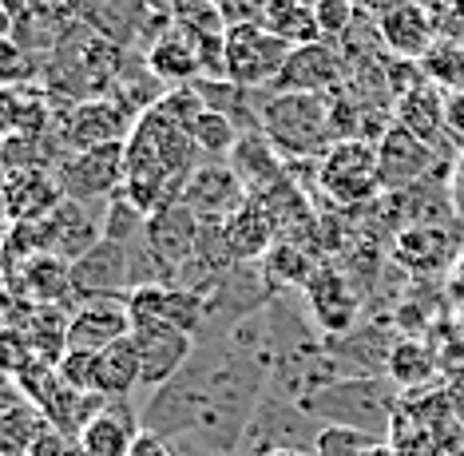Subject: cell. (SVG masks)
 I'll list each match as a JSON object with an SVG mask.
<instances>
[{"label":"cell","mask_w":464,"mask_h":456,"mask_svg":"<svg viewBox=\"0 0 464 456\" xmlns=\"http://www.w3.org/2000/svg\"><path fill=\"white\" fill-rule=\"evenodd\" d=\"M322 421L314 417L302 401H290L282 393H270L258 401L255 417H250L246 432H242V444L235 456H266V452H282V449H305L314 452L322 437Z\"/></svg>","instance_id":"obj_6"},{"label":"cell","mask_w":464,"mask_h":456,"mask_svg":"<svg viewBox=\"0 0 464 456\" xmlns=\"http://www.w3.org/2000/svg\"><path fill=\"white\" fill-rule=\"evenodd\" d=\"M52 365H56V377L64 381L68 389H76V393H100L96 389V354H88V349H64Z\"/></svg>","instance_id":"obj_37"},{"label":"cell","mask_w":464,"mask_h":456,"mask_svg":"<svg viewBox=\"0 0 464 456\" xmlns=\"http://www.w3.org/2000/svg\"><path fill=\"white\" fill-rule=\"evenodd\" d=\"M135 120H140V112H131L115 95H83L64 115L60 143H64V151H92V147L128 143L135 131Z\"/></svg>","instance_id":"obj_9"},{"label":"cell","mask_w":464,"mask_h":456,"mask_svg":"<svg viewBox=\"0 0 464 456\" xmlns=\"http://www.w3.org/2000/svg\"><path fill=\"white\" fill-rule=\"evenodd\" d=\"M52 425L36 405H28L24 397L0 409V456H33L36 441L44 437Z\"/></svg>","instance_id":"obj_31"},{"label":"cell","mask_w":464,"mask_h":456,"mask_svg":"<svg viewBox=\"0 0 464 456\" xmlns=\"http://www.w3.org/2000/svg\"><path fill=\"white\" fill-rule=\"evenodd\" d=\"M294 44L274 36L266 24H227V80L255 92L282 76Z\"/></svg>","instance_id":"obj_7"},{"label":"cell","mask_w":464,"mask_h":456,"mask_svg":"<svg viewBox=\"0 0 464 456\" xmlns=\"http://www.w3.org/2000/svg\"><path fill=\"white\" fill-rule=\"evenodd\" d=\"M143 365H140V345H135V334L111 342L108 349L96 354V389L103 397H131L140 389Z\"/></svg>","instance_id":"obj_28"},{"label":"cell","mask_w":464,"mask_h":456,"mask_svg":"<svg viewBox=\"0 0 464 456\" xmlns=\"http://www.w3.org/2000/svg\"><path fill=\"white\" fill-rule=\"evenodd\" d=\"M377 32L389 44V52L401 60H425L437 44V20L417 0H401L389 13L377 16Z\"/></svg>","instance_id":"obj_22"},{"label":"cell","mask_w":464,"mask_h":456,"mask_svg":"<svg viewBox=\"0 0 464 456\" xmlns=\"http://www.w3.org/2000/svg\"><path fill=\"white\" fill-rule=\"evenodd\" d=\"M227 163L235 167V175L242 179V187H246V195H255V199H262L270 187H278L282 179L290 175L286 159H282L278 151H274L270 140H266V135H262V131H242V135H238V143H235V151H230Z\"/></svg>","instance_id":"obj_24"},{"label":"cell","mask_w":464,"mask_h":456,"mask_svg":"<svg viewBox=\"0 0 464 456\" xmlns=\"http://www.w3.org/2000/svg\"><path fill=\"white\" fill-rule=\"evenodd\" d=\"M457 258H460L457 238H452L445 227H437V222L401 227L393 238V262L405 267L409 274H420V278H429V274H449Z\"/></svg>","instance_id":"obj_18"},{"label":"cell","mask_w":464,"mask_h":456,"mask_svg":"<svg viewBox=\"0 0 464 456\" xmlns=\"http://www.w3.org/2000/svg\"><path fill=\"white\" fill-rule=\"evenodd\" d=\"M179 8H187V16H195V13H207V8H218V0H179Z\"/></svg>","instance_id":"obj_47"},{"label":"cell","mask_w":464,"mask_h":456,"mask_svg":"<svg viewBox=\"0 0 464 456\" xmlns=\"http://www.w3.org/2000/svg\"><path fill=\"white\" fill-rule=\"evenodd\" d=\"M258 131L270 140L286 163L325 155L334 140L330 123V92H270L258 108Z\"/></svg>","instance_id":"obj_3"},{"label":"cell","mask_w":464,"mask_h":456,"mask_svg":"<svg viewBox=\"0 0 464 456\" xmlns=\"http://www.w3.org/2000/svg\"><path fill=\"white\" fill-rule=\"evenodd\" d=\"M52 171H56V179H60L64 199L103 207L111 195H120V190H123V175H128V151H123V143L92 147V151H64Z\"/></svg>","instance_id":"obj_8"},{"label":"cell","mask_w":464,"mask_h":456,"mask_svg":"<svg viewBox=\"0 0 464 456\" xmlns=\"http://www.w3.org/2000/svg\"><path fill=\"white\" fill-rule=\"evenodd\" d=\"M140 432H143L140 405H131V397H111L108 405L83 425L80 452L83 456H128Z\"/></svg>","instance_id":"obj_20"},{"label":"cell","mask_w":464,"mask_h":456,"mask_svg":"<svg viewBox=\"0 0 464 456\" xmlns=\"http://www.w3.org/2000/svg\"><path fill=\"white\" fill-rule=\"evenodd\" d=\"M72 290L76 302L92 298H128L135 290V267H131V242L100 238L83 258L72 262Z\"/></svg>","instance_id":"obj_12"},{"label":"cell","mask_w":464,"mask_h":456,"mask_svg":"<svg viewBox=\"0 0 464 456\" xmlns=\"http://www.w3.org/2000/svg\"><path fill=\"white\" fill-rule=\"evenodd\" d=\"M64 203V190H60L56 171H13L5 183V210L13 215V222H36L48 218L52 210Z\"/></svg>","instance_id":"obj_25"},{"label":"cell","mask_w":464,"mask_h":456,"mask_svg":"<svg viewBox=\"0 0 464 456\" xmlns=\"http://www.w3.org/2000/svg\"><path fill=\"white\" fill-rule=\"evenodd\" d=\"M270 374V334L258 310L230 337L195 342L187 365L140 405V421L171 441L179 456H235Z\"/></svg>","instance_id":"obj_1"},{"label":"cell","mask_w":464,"mask_h":456,"mask_svg":"<svg viewBox=\"0 0 464 456\" xmlns=\"http://www.w3.org/2000/svg\"><path fill=\"white\" fill-rule=\"evenodd\" d=\"M0 36H16V8L0 0Z\"/></svg>","instance_id":"obj_46"},{"label":"cell","mask_w":464,"mask_h":456,"mask_svg":"<svg viewBox=\"0 0 464 456\" xmlns=\"http://www.w3.org/2000/svg\"><path fill=\"white\" fill-rule=\"evenodd\" d=\"M314 16H318L322 40H342L362 20V8L357 0H314Z\"/></svg>","instance_id":"obj_38"},{"label":"cell","mask_w":464,"mask_h":456,"mask_svg":"<svg viewBox=\"0 0 464 456\" xmlns=\"http://www.w3.org/2000/svg\"><path fill=\"white\" fill-rule=\"evenodd\" d=\"M345 83V60L330 40H310V44H298L290 52L282 76L270 83L274 92H334Z\"/></svg>","instance_id":"obj_16"},{"label":"cell","mask_w":464,"mask_h":456,"mask_svg":"<svg viewBox=\"0 0 464 456\" xmlns=\"http://www.w3.org/2000/svg\"><path fill=\"white\" fill-rule=\"evenodd\" d=\"M318 190L342 210H365L385 195L382 171H377V143L342 140L318 159L314 167Z\"/></svg>","instance_id":"obj_5"},{"label":"cell","mask_w":464,"mask_h":456,"mask_svg":"<svg viewBox=\"0 0 464 456\" xmlns=\"http://www.w3.org/2000/svg\"><path fill=\"white\" fill-rule=\"evenodd\" d=\"M369 441L365 432H357V429H337V425H325L322 429V437H318V456H362L369 449Z\"/></svg>","instance_id":"obj_40"},{"label":"cell","mask_w":464,"mask_h":456,"mask_svg":"<svg viewBox=\"0 0 464 456\" xmlns=\"http://www.w3.org/2000/svg\"><path fill=\"white\" fill-rule=\"evenodd\" d=\"M278 238H282L278 218H274V210L255 195H246V203L230 218H223V242H227V250L235 254V262H262Z\"/></svg>","instance_id":"obj_21"},{"label":"cell","mask_w":464,"mask_h":456,"mask_svg":"<svg viewBox=\"0 0 464 456\" xmlns=\"http://www.w3.org/2000/svg\"><path fill=\"white\" fill-rule=\"evenodd\" d=\"M40 76L36 52H28L16 36H0V88H16V83H33Z\"/></svg>","instance_id":"obj_36"},{"label":"cell","mask_w":464,"mask_h":456,"mask_svg":"<svg viewBox=\"0 0 464 456\" xmlns=\"http://www.w3.org/2000/svg\"><path fill=\"white\" fill-rule=\"evenodd\" d=\"M445 115H449V131L464 140V92L445 95Z\"/></svg>","instance_id":"obj_43"},{"label":"cell","mask_w":464,"mask_h":456,"mask_svg":"<svg viewBox=\"0 0 464 456\" xmlns=\"http://www.w3.org/2000/svg\"><path fill=\"white\" fill-rule=\"evenodd\" d=\"M198 235H203V218H198L187 203H171V207L155 210V215L147 218L143 242H147V250H151L155 267H160L163 286L179 282V270L191 262Z\"/></svg>","instance_id":"obj_11"},{"label":"cell","mask_w":464,"mask_h":456,"mask_svg":"<svg viewBox=\"0 0 464 456\" xmlns=\"http://www.w3.org/2000/svg\"><path fill=\"white\" fill-rule=\"evenodd\" d=\"M128 456H179V449L167 437H160V432H140L135 437V444H131V452Z\"/></svg>","instance_id":"obj_42"},{"label":"cell","mask_w":464,"mask_h":456,"mask_svg":"<svg viewBox=\"0 0 464 456\" xmlns=\"http://www.w3.org/2000/svg\"><path fill=\"white\" fill-rule=\"evenodd\" d=\"M318 262L322 258L314 250H305V247H298V242H290V238H278L258 267H262V282H266V290L278 294V290H305V282H310V274L318 270Z\"/></svg>","instance_id":"obj_29"},{"label":"cell","mask_w":464,"mask_h":456,"mask_svg":"<svg viewBox=\"0 0 464 456\" xmlns=\"http://www.w3.org/2000/svg\"><path fill=\"white\" fill-rule=\"evenodd\" d=\"M322 425L357 429L369 441H389L397 425V389L385 377H342L302 401Z\"/></svg>","instance_id":"obj_4"},{"label":"cell","mask_w":464,"mask_h":456,"mask_svg":"<svg viewBox=\"0 0 464 456\" xmlns=\"http://www.w3.org/2000/svg\"><path fill=\"white\" fill-rule=\"evenodd\" d=\"M218 13L227 24H262L266 0H218Z\"/></svg>","instance_id":"obj_41"},{"label":"cell","mask_w":464,"mask_h":456,"mask_svg":"<svg viewBox=\"0 0 464 456\" xmlns=\"http://www.w3.org/2000/svg\"><path fill=\"white\" fill-rule=\"evenodd\" d=\"M393 123L409 127L413 135H420L425 143H437L449 131V115H445V95L440 88H432V80L409 88L405 95H397L393 103Z\"/></svg>","instance_id":"obj_27"},{"label":"cell","mask_w":464,"mask_h":456,"mask_svg":"<svg viewBox=\"0 0 464 456\" xmlns=\"http://www.w3.org/2000/svg\"><path fill=\"white\" fill-rule=\"evenodd\" d=\"M302 306L322 337H350L362 317V294L353 290L350 274L334 262H318L302 290Z\"/></svg>","instance_id":"obj_10"},{"label":"cell","mask_w":464,"mask_h":456,"mask_svg":"<svg viewBox=\"0 0 464 456\" xmlns=\"http://www.w3.org/2000/svg\"><path fill=\"white\" fill-rule=\"evenodd\" d=\"M377 171H382L385 190H409L429 183V175L437 171V151L409 127L389 123L377 140Z\"/></svg>","instance_id":"obj_13"},{"label":"cell","mask_w":464,"mask_h":456,"mask_svg":"<svg viewBox=\"0 0 464 456\" xmlns=\"http://www.w3.org/2000/svg\"><path fill=\"white\" fill-rule=\"evenodd\" d=\"M425 76L452 92H464V48H432L425 56Z\"/></svg>","instance_id":"obj_39"},{"label":"cell","mask_w":464,"mask_h":456,"mask_svg":"<svg viewBox=\"0 0 464 456\" xmlns=\"http://www.w3.org/2000/svg\"><path fill=\"white\" fill-rule=\"evenodd\" d=\"M128 151V175H123V195L143 210L147 218L155 210L171 207L183 199L187 179L198 167V147L191 140L187 127H179L171 115H163L160 108H147L135 120L131 140L123 143Z\"/></svg>","instance_id":"obj_2"},{"label":"cell","mask_w":464,"mask_h":456,"mask_svg":"<svg viewBox=\"0 0 464 456\" xmlns=\"http://www.w3.org/2000/svg\"><path fill=\"white\" fill-rule=\"evenodd\" d=\"M20 282H24L28 298L36 306H72L76 290H72V262H64L60 254H36L20 267Z\"/></svg>","instance_id":"obj_30"},{"label":"cell","mask_w":464,"mask_h":456,"mask_svg":"<svg viewBox=\"0 0 464 456\" xmlns=\"http://www.w3.org/2000/svg\"><path fill=\"white\" fill-rule=\"evenodd\" d=\"M262 24H266L274 36L286 40V44H294V48L310 44V40H322L318 16H314V0H266Z\"/></svg>","instance_id":"obj_33"},{"label":"cell","mask_w":464,"mask_h":456,"mask_svg":"<svg viewBox=\"0 0 464 456\" xmlns=\"http://www.w3.org/2000/svg\"><path fill=\"white\" fill-rule=\"evenodd\" d=\"M449 298L464 306V250H460V258L452 262V270H449Z\"/></svg>","instance_id":"obj_44"},{"label":"cell","mask_w":464,"mask_h":456,"mask_svg":"<svg viewBox=\"0 0 464 456\" xmlns=\"http://www.w3.org/2000/svg\"><path fill=\"white\" fill-rule=\"evenodd\" d=\"M103 207H108V203H103ZM103 207L64 199V203H60V207L44 218L48 254H60L64 262L83 258V254H88V250L103 238Z\"/></svg>","instance_id":"obj_17"},{"label":"cell","mask_w":464,"mask_h":456,"mask_svg":"<svg viewBox=\"0 0 464 456\" xmlns=\"http://www.w3.org/2000/svg\"><path fill=\"white\" fill-rule=\"evenodd\" d=\"M266 456H318V452H305V449H282V452H266Z\"/></svg>","instance_id":"obj_49"},{"label":"cell","mask_w":464,"mask_h":456,"mask_svg":"<svg viewBox=\"0 0 464 456\" xmlns=\"http://www.w3.org/2000/svg\"><path fill=\"white\" fill-rule=\"evenodd\" d=\"M452 8H457V16L464 20V0H452Z\"/></svg>","instance_id":"obj_50"},{"label":"cell","mask_w":464,"mask_h":456,"mask_svg":"<svg viewBox=\"0 0 464 456\" xmlns=\"http://www.w3.org/2000/svg\"><path fill=\"white\" fill-rule=\"evenodd\" d=\"M191 131V140H195V147H198V155L203 159H230V151H235V143H238V127H235V120H230L227 112H218V108H203L198 112V120L187 127Z\"/></svg>","instance_id":"obj_34"},{"label":"cell","mask_w":464,"mask_h":456,"mask_svg":"<svg viewBox=\"0 0 464 456\" xmlns=\"http://www.w3.org/2000/svg\"><path fill=\"white\" fill-rule=\"evenodd\" d=\"M52 123V100L48 92L33 83L0 88V135H44Z\"/></svg>","instance_id":"obj_26"},{"label":"cell","mask_w":464,"mask_h":456,"mask_svg":"<svg viewBox=\"0 0 464 456\" xmlns=\"http://www.w3.org/2000/svg\"><path fill=\"white\" fill-rule=\"evenodd\" d=\"M143 227H147V215L131 203L128 195H123V190L108 199V207H103V238L131 242V238L143 235Z\"/></svg>","instance_id":"obj_35"},{"label":"cell","mask_w":464,"mask_h":456,"mask_svg":"<svg viewBox=\"0 0 464 456\" xmlns=\"http://www.w3.org/2000/svg\"><path fill=\"white\" fill-rule=\"evenodd\" d=\"M362 456H397V449H393V444H389V441H373V444H369V449H365Z\"/></svg>","instance_id":"obj_48"},{"label":"cell","mask_w":464,"mask_h":456,"mask_svg":"<svg viewBox=\"0 0 464 456\" xmlns=\"http://www.w3.org/2000/svg\"><path fill=\"white\" fill-rule=\"evenodd\" d=\"M131 334V314L123 298H92L80 302L68 317V349H88L100 354L111 342Z\"/></svg>","instance_id":"obj_19"},{"label":"cell","mask_w":464,"mask_h":456,"mask_svg":"<svg viewBox=\"0 0 464 456\" xmlns=\"http://www.w3.org/2000/svg\"><path fill=\"white\" fill-rule=\"evenodd\" d=\"M135 345H140V393L151 397L155 389H163L179 369L187 365V357L195 354V337L175 330V325H135Z\"/></svg>","instance_id":"obj_14"},{"label":"cell","mask_w":464,"mask_h":456,"mask_svg":"<svg viewBox=\"0 0 464 456\" xmlns=\"http://www.w3.org/2000/svg\"><path fill=\"white\" fill-rule=\"evenodd\" d=\"M452 207L464 215V155L457 159V171H452Z\"/></svg>","instance_id":"obj_45"},{"label":"cell","mask_w":464,"mask_h":456,"mask_svg":"<svg viewBox=\"0 0 464 456\" xmlns=\"http://www.w3.org/2000/svg\"><path fill=\"white\" fill-rule=\"evenodd\" d=\"M147 68L155 80H163L167 88H183L203 76V60H198V40L191 24H171L160 40H151L147 48Z\"/></svg>","instance_id":"obj_23"},{"label":"cell","mask_w":464,"mask_h":456,"mask_svg":"<svg viewBox=\"0 0 464 456\" xmlns=\"http://www.w3.org/2000/svg\"><path fill=\"white\" fill-rule=\"evenodd\" d=\"M179 203H187L203 222H223L246 203V187H242V179L235 175V167L227 159H215V163L195 167Z\"/></svg>","instance_id":"obj_15"},{"label":"cell","mask_w":464,"mask_h":456,"mask_svg":"<svg viewBox=\"0 0 464 456\" xmlns=\"http://www.w3.org/2000/svg\"><path fill=\"white\" fill-rule=\"evenodd\" d=\"M437 365H440V354L432 345H425L420 337H397L393 349H389L385 374L397 389H417L437 377Z\"/></svg>","instance_id":"obj_32"}]
</instances>
